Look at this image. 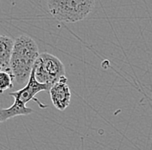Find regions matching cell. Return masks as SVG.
<instances>
[{
  "mask_svg": "<svg viewBox=\"0 0 152 150\" xmlns=\"http://www.w3.org/2000/svg\"><path fill=\"white\" fill-rule=\"evenodd\" d=\"M37 43L27 35H21L14 41L10 71L18 85L26 84L39 56Z\"/></svg>",
  "mask_w": 152,
  "mask_h": 150,
  "instance_id": "obj_1",
  "label": "cell"
},
{
  "mask_svg": "<svg viewBox=\"0 0 152 150\" xmlns=\"http://www.w3.org/2000/svg\"><path fill=\"white\" fill-rule=\"evenodd\" d=\"M47 4L51 16L66 23H75L86 18L95 5L94 0H50Z\"/></svg>",
  "mask_w": 152,
  "mask_h": 150,
  "instance_id": "obj_2",
  "label": "cell"
},
{
  "mask_svg": "<svg viewBox=\"0 0 152 150\" xmlns=\"http://www.w3.org/2000/svg\"><path fill=\"white\" fill-rule=\"evenodd\" d=\"M32 72L39 83L51 88L62 76H65V66L62 62L54 55L42 53L37 59Z\"/></svg>",
  "mask_w": 152,
  "mask_h": 150,
  "instance_id": "obj_3",
  "label": "cell"
},
{
  "mask_svg": "<svg viewBox=\"0 0 152 150\" xmlns=\"http://www.w3.org/2000/svg\"><path fill=\"white\" fill-rule=\"evenodd\" d=\"M49 89H50V88L47 85L39 83L35 79L34 74L31 71V74H30V76L28 78V83H26V85L23 89H19L18 91L10 92L9 95L14 98V100H15L14 103H18L20 105L26 106V103H28L30 100H34L35 102L37 103L38 106L40 108L46 109L48 107L47 105L42 104L40 101H38L35 96L41 91H49Z\"/></svg>",
  "mask_w": 152,
  "mask_h": 150,
  "instance_id": "obj_4",
  "label": "cell"
},
{
  "mask_svg": "<svg viewBox=\"0 0 152 150\" xmlns=\"http://www.w3.org/2000/svg\"><path fill=\"white\" fill-rule=\"evenodd\" d=\"M49 95L54 106L60 111H64L69 106L71 92L66 76H62L49 89Z\"/></svg>",
  "mask_w": 152,
  "mask_h": 150,
  "instance_id": "obj_5",
  "label": "cell"
},
{
  "mask_svg": "<svg viewBox=\"0 0 152 150\" xmlns=\"http://www.w3.org/2000/svg\"><path fill=\"white\" fill-rule=\"evenodd\" d=\"M14 40L5 36L0 35V72L10 71V62L13 49Z\"/></svg>",
  "mask_w": 152,
  "mask_h": 150,
  "instance_id": "obj_6",
  "label": "cell"
},
{
  "mask_svg": "<svg viewBox=\"0 0 152 150\" xmlns=\"http://www.w3.org/2000/svg\"><path fill=\"white\" fill-rule=\"evenodd\" d=\"M13 76L8 72H0V93L13 87Z\"/></svg>",
  "mask_w": 152,
  "mask_h": 150,
  "instance_id": "obj_7",
  "label": "cell"
},
{
  "mask_svg": "<svg viewBox=\"0 0 152 150\" xmlns=\"http://www.w3.org/2000/svg\"><path fill=\"white\" fill-rule=\"evenodd\" d=\"M5 121H6V119H5L4 114V109L0 107V123L5 122Z\"/></svg>",
  "mask_w": 152,
  "mask_h": 150,
  "instance_id": "obj_8",
  "label": "cell"
}]
</instances>
